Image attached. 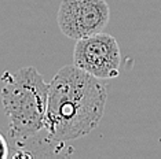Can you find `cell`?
Returning <instances> with one entry per match:
<instances>
[{"label":"cell","mask_w":161,"mask_h":159,"mask_svg":"<svg viewBox=\"0 0 161 159\" xmlns=\"http://www.w3.org/2000/svg\"><path fill=\"white\" fill-rule=\"evenodd\" d=\"M106 100L99 78L75 64L59 69L50 82L44 133L57 144L88 135L99 125Z\"/></svg>","instance_id":"1"},{"label":"cell","mask_w":161,"mask_h":159,"mask_svg":"<svg viewBox=\"0 0 161 159\" xmlns=\"http://www.w3.org/2000/svg\"><path fill=\"white\" fill-rule=\"evenodd\" d=\"M10 155V150H8V143H7L6 137L0 133V159H6Z\"/></svg>","instance_id":"5"},{"label":"cell","mask_w":161,"mask_h":159,"mask_svg":"<svg viewBox=\"0 0 161 159\" xmlns=\"http://www.w3.org/2000/svg\"><path fill=\"white\" fill-rule=\"evenodd\" d=\"M2 103L10 122V136L25 143L44 132L50 84L33 66L2 75Z\"/></svg>","instance_id":"2"},{"label":"cell","mask_w":161,"mask_h":159,"mask_svg":"<svg viewBox=\"0 0 161 159\" xmlns=\"http://www.w3.org/2000/svg\"><path fill=\"white\" fill-rule=\"evenodd\" d=\"M109 18L110 8L106 0H62L57 22L62 34L80 40L101 33Z\"/></svg>","instance_id":"4"},{"label":"cell","mask_w":161,"mask_h":159,"mask_svg":"<svg viewBox=\"0 0 161 159\" xmlns=\"http://www.w3.org/2000/svg\"><path fill=\"white\" fill-rule=\"evenodd\" d=\"M73 64L99 80L119 77L121 64L119 43L103 32L80 38L73 51Z\"/></svg>","instance_id":"3"}]
</instances>
